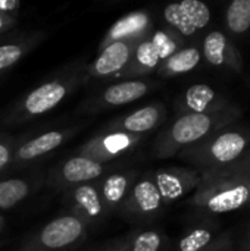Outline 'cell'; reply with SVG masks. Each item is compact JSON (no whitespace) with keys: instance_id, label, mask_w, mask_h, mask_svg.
Segmentation results:
<instances>
[{"instance_id":"6da1fadb","label":"cell","mask_w":250,"mask_h":251,"mask_svg":"<svg viewBox=\"0 0 250 251\" xmlns=\"http://www.w3.org/2000/svg\"><path fill=\"white\" fill-rule=\"evenodd\" d=\"M242 115V109L234 104L217 113L180 115L158 134L153 143V154L158 159L178 156L183 150L200 143L215 131L236 124Z\"/></svg>"},{"instance_id":"7a4b0ae2","label":"cell","mask_w":250,"mask_h":251,"mask_svg":"<svg viewBox=\"0 0 250 251\" xmlns=\"http://www.w3.org/2000/svg\"><path fill=\"white\" fill-rule=\"evenodd\" d=\"M84 82V68L74 65L63 69L21 97L4 113L1 122L4 125H19L37 119L57 107Z\"/></svg>"},{"instance_id":"3957f363","label":"cell","mask_w":250,"mask_h":251,"mask_svg":"<svg viewBox=\"0 0 250 251\" xmlns=\"http://www.w3.org/2000/svg\"><path fill=\"white\" fill-rule=\"evenodd\" d=\"M249 201L250 179L227 166L203 174L187 204L206 215H224L246 207Z\"/></svg>"},{"instance_id":"277c9868","label":"cell","mask_w":250,"mask_h":251,"mask_svg":"<svg viewBox=\"0 0 250 251\" xmlns=\"http://www.w3.org/2000/svg\"><path fill=\"white\" fill-rule=\"evenodd\" d=\"M249 146L250 129L236 122L183 150L178 157L203 175L236 163Z\"/></svg>"},{"instance_id":"5b68a950","label":"cell","mask_w":250,"mask_h":251,"mask_svg":"<svg viewBox=\"0 0 250 251\" xmlns=\"http://www.w3.org/2000/svg\"><path fill=\"white\" fill-rule=\"evenodd\" d=\"M88 225L66 212L29 234L15 251H69L85 241Z\"/></svg>"},{"instance_id":"8992f818","label":"cell","mask_w":250,"mask_h":251,"mask_svg":"<svg viewBox=\"0 0 250 251\" xmlns=\"http://www.w3.org/2000/svg\"><path fill=\"white\" fill-rule=\"evenodd\" d=\"M109 169V163H100L81 154H72L44 176V184L53 190L65 191L71 187L100 181Z\"/></svg>"},{"instance_id":"52a82bcc","label":"cell","mask_w":250,"mask_h":251,"mask_svg":"<svg viewBox=\"0 0 250 251\" xmlns=\"http://www.w3.org/2000/svg\"><path fill=\"white\" fill-rule=\"evenodd\" d=\"M83 128V124L71 125V126H62V128H52L43 132H38L37 135L15 141V150H13V166L15 168H25L28 165H34L57 150L60 146H63L68 140H71L75 134L80 132ZM12 166V168H13Z\"/></svg>"},{"instance_id":"ba28073f","label":"cell","mask_w":250,"mask_h":251,"mask_svg":"<svg viewBox=\"0 0 250 251\" xmlns=\"http://www.w3.org/2000/svg\"><path fill=\"white\" fill-rule=\"evenodd\" d=\"M158 85L156 81L147 78L137 79H119L103 90L91 96L81 107L84 113H99L108 109L130 104L144 96H147Z\"/></svg>"},{"instance_id":"9c48e42d","label":"cell","mask_w":250,"mask_h":251,"mask_svg":"<svg viewBox=\"0 0 250 251\" xmlns=\"http://www.w3.org/2000/svg\"><path fill=\"white\" fill-rule=\"evenodd\" d=\"M164 209L165 206L153 181V175L152 172H146L139 175L118 212L131 222H147L156 219Z\"/></svg>"},{"instance_id":"30bf717a","label":"cell","mask_w":250,"mask_h":251,"mask_svg":"<svg viewBox=\"0 0 250 251\" xmlns=\"http://www.w3.org/2000/svg\"><path fill=\"white\" fill-rule=\"evenodd\" d=\"M165 26L184 41L197 37L211 22V9L200 0H183L168 4L164 12Z\"/></svg>"},{"instance_id":"8fae6325","label":"cell","mask_w":250,"mask_h":251,"mask_svg":"<svg viewBox=\"0 0 250 251\" xmlns=\"http://www.w3.org/2000/svg\"><path fill=\"white\" fill-rule=\"evenodd\" d=\"M143 140L144 135H134L118 131H102L83 143L75 150V154L85 156L100 163H109L121 156L131 153Z\"/></svg>"},{"instance_id":"7c38bea8","label":"cell","mask_w":250,"mask_h":251,"mask_svg":"<svg viewBox=\"0 0 250 251\" xmlns=\"http://www.w3.org/2000/svg\"><path fill=\"white\" fill-rule=\"evenodd\" d=\"M164 206H169L190 193H194L202 181V175L192 168L167 166L152 172Z\"/></svg>"},{"instance_id":"4fadbf2b","label":"cell","mask_w":250,"mask_h":251,"mask_svg":"<svg viewBox=\"0 0 250 251\" xmlns=\"http://www.w3.org/2000/svg\"><path fill=\"white\" fill-rule=\"evenodd\" d=\"M63 203L68 212L80 218L90 226L100 224L108 215L99 191V181L71 187L63 191Z\"/></svg>"},{"instance_id":"5bb4252c","label":"cell","mask_w":250,"mask_h":251,"mask_svg":"<svg viewBox=\"0 0 250 251\" xmlns=\"http://www.w3.org/2000/svg\"><path fill=\"white\" fill-rule=\"evenodd\" d=\"M139 41H116L99 50V56L84 68L85 82L90 79L118 78L127 68Z\"/></svg>"},{"instance_id":"9a60e30c","label":"cell","mask_w":250,"mask_h":251,"mask_svg":"<svg viewBox=\"0 0 250 251\" xmlns=\"http://www.w3.org/2000/svg\"><path fill=\"white\" fill-rule=\"evenodd\" d=\"M202 57L217 68H227L234 74H242L243 57L233 38L227 32L215 29L208 32L202 41Z\"/></svg>"},{"instance_id":"2e32d148","label":"cell","mask_w":250,"mask_h":251,"mask_svg":"<svg viewBox=\"0 0 250 251\" xmlns=\"http://www.w3.org/2000/svg\"><path fill=\"white\" fill-rule=\"evenodd\" d=\"M167 119V107L164 103H150L136 109L121 118L105 125V131H118L134 135H146L161 126Z\"/></svg>"},{"instance_id":"e0dca14e","label":"cell","mask_w":250,"mask_h":251,"mask_svg":"<svg viewBox=\"0 0 250 251\" xmlns=\"http://www.w3.org/2000/svg\"><path fill=\"white\" fill-rule=\"evenodd\" d=\"M153 31V19L147 10H134L115 21L99 44V50L116 41H140Z\"/></svg>"},{"instance_id":"ac0fdd59","label":"cell","mask_w":250,"mask_h":251,"mask_svg":"<svg viewBox=\"0 0 250 251\" xmlns=\"http://www.w3.org/2000/svg\"><path fill=\"white\" fill-rule=\"evenodd\" d=\"M230 106L231 103L222 94L203 82L189 87L177 100V110L180 112V115L217 113Z\"/></svg>"},{"instance_id":"d6986e66","label":"cell","mask_w":250,"mask_h":251,"mask_svg":"<svg viewBox=\"0 0 250 251\" xmlns=\"http://www.w3.org/2000/svg\"><path fill=\"white\" fill-rule=\"evenodd\" d=\"M137 178H139V172L136 169H128V171H116V172L106 174L99 181L100 197L108 213L118 212V209L130 194Z\"/></svg>"},{"instance_id":"ffe728a7","label":"cell","mask_w":250,"mask_h":251,"mask_svg":"<svg viewBox=\"0 0 250 251\" xmlns=\"http://www.w3.org/2000/svg\"><path fill=\"white\" fill-rule=\"evenodd\" d=\"M43 184L44 176L41 174L0 179V212L13 209L32 193L38 191Z\"/></svg>"},{"instance_id":"44dd1931","label":"cell","mask_w":250,"mask_h":251,"mask_svg":"<svg viewBox=\"0 0 250 251\" xmlns=\"http://www.w3.org/2000/svg\"><path fill=\"white\" fill-rule=\"evenodd\" d=\"M162 63L153 43L149 37L140 40L133 51V56L127 65V68L119 74V79H137L143 75L158 71L159 65Z\"/></svg>"},{"instance_id":"7402d4cb","label":"cell","mask_w":250,"mask_h":251,"mask_svg":"<svg viewBox=\"0 0 250 251\" xmlns=\"http://www.w3.org/2000/svg\"><path fill=\"white\" fill-rule=\"evenodd\" d=\"M44 38V32L35 31L28 34L15 35L10 40H4L0 43V75L10 68H13L25 54H28L41 40Z\"/></svg>"},{"instance_id":"603a6c76","label":"cell","mask_w":250,"mask_h":251,"mask_svg":"<svg viewBox=\"0 0 250 251\" xmlns=\"http://www.w3.org/2000/svg\"><path fill=\"white\" fill-rule=\"evenodd\" d=\"M200 60H202L200 49L194 44H186L177 53H174L167 60H164L156 72L159 74V76L164 78L189 74L199 66Z\"/></svg>"},{"instance_id":"cb8c5ba5","label":"cell","mask_w":250,"mask_h":251,"mask_svg":"<svg viewBox=\"0 0 250 251\" xmlns=\"http://www.w3.org/2000/svg\"><path fill=\"white\" fill-rule=\"evenodd\" d=\"M225 29L230 38L248 34L250 29V0H234L227 6Z\"/></svg>"},{"instance_id":"d4e9b609","label":"cell","mask_w":250,"mask_h":251,"mask_svg":"<svg viewBox=\"0 0 250 251\" xmlns=\"http://www.w3.org/2000/svg\"><path fill=\"white\" fill-rule=\"evenodd\" d=\"M217 228L209 224L193 226L178 241L175 251H205L218 238Z\"/></svg>"},{"instance_id":"484cf974","label":"cell","mask_w":250,"mask_h":251,"mask_svg":"<svg viewBox=\"0 0 250 251\" xmlns=\"http://www.w3.org/2000/svg\"><path fill=\"white\" fill-rule=\"evenodd\" d=\"M169 240L161 229H134L128 251H169Z\"/></svg>"},{"instance_id":"4316f807","label":"cell","mask_w":250,"mask_h":251,"mask_svg":"<svg viewBox=\"0 0 250 251\" xmlns=\"http://www.w3.org/2000/svg\"><path fill=\"white\" fill-rule=\"evenodd\" d=\"M150 41L153 43L161 60H167L169 56H172L174 53H177L181 47L186 46V41L177 35L174 31H171L169 28H161V29H153L152 34L149 35Z\"/></svg>"},{"instance_id":"83f0119b","label":"cell","mask_w":250,"mask_h":251,"mask_svg":"<svg viewBox=\"0 0 250 251\" xmlns=\"http://www.w3.org/2000/svg\"><path fill=\"white\" fill-rule=\"evenodd\" d=\"M16 138L0 132V175L13 166V150Z\"/></svg>"},{"instance_id":"f1b7e54d","label":"cell","mask_w":250,"mask_h":251,"mask_svg":"<svg viewBox=\"0 0 250 251\" xmlns=\"http://www.w3.org/2000/svg\"><path fill=\"white\" fill-rule=\"evenodd\" d=\"M228 168H231L233 171H236V172L248 176L250 179V146L248 147V150L242 154V157L236 163L230 165Z\"/></svg>"},{"instance_id":"f546056e","label":"cell","mask_w":250,"mask_h":251,"mask_svg":"<svg viewBox=\"0 0 250 251\" xmlns=\"http://www.w3.org/2000/svg\"><path fill=\"white\" fill-rule=\"evenodd\" d=\"M233 247H234V244H233L231 237L228 234H224V235H220L214 241V244L205 251H233Z\"/></svg>"},{"instance_id":"4dcf8cb0","label":"cell","mask_w":250,"mask_h":251,"mask_svg":"<svg viewBox=\"0 0 250 251\" xmlns=\"http://www.w3.org/2000/svg\"><path fill=\"white\" fill-rule=\"evenodd\" d=\"M131 235H133V231L127 235H124L122 238H118V240H113L111 241L109 244H106L105 247H102L100 250L97 251H124L125 247L128 246L130 240H131Z\"/></svg>"},{"instance_id":"1f68e13d","label":"cell","mask_w":250,"mask_h":251,"mask_svg":"<svg viewBox=\"0 0 250 251\" xmlns=\"http://www.w3.org/2000/svg\"><path fill=\"white\" fill-rule=\"evenodd\" d=\"M19 9H21V1L18 0H0V12L18 18Z\"/></svg>"},{"instance_id":"d6a6232c","label":"cell","mask_w":250,"mask_h":251,"mask_svg":"<svg viewBox=\"0 0 250 251\" xmlns=\"http://www.w3.org/2000/svg\"><path fill=\"white\" fill-rule=\"evenodd\" d=\"M16 24H18V18L16 16H12V15L0 12V35L7 32V31H10L12 28H15Z\"/></svg>"},{"instance_id":"836d02e7","label":"cell","mask_w":250,"mask_h":251,"mask_svg":"<svg viewBox=\"0 0 250 251\" xmlns=\"http://www.w3.org/2000/svg\"><path fill=\"white\" fill-rule=\"evenodd\" d=\"M239 251H250V234L248 235V238H246V241L242 244V247H240V250Z\"/></svg>"},{"instance_id":"e575fe53","label":"cell","mask_w":250,"mask_h":251,"mask_svg":"<svg viewBox=\"0 0 250 251\" xmlns=\"http://www.w3.org/2000/svg\"><path fill=\"white\" fill-rule=\"evenodd\" d=\"M4 225H6V221H4V218L1 216V213H0V234H1V231L4 229Z\"/></svg>"},{"instance_id":"d590c367","label":"cell","mask_w":250,"mask_h":251,"mask_svg":"<svg viewBox=\"0 0 250 251\" xmlns=\"http://www.w3.org/2000/svg\"><path fill=\"white\" fill-rule=\"evenodd\" d=\"M4 244H6V243H4V241H0V247H3V246H4Z\"/></svg>"},{"instance_id":"8d00e7d4","label":"cell","mask_w":250,"mask_h":251,"mask_svg":"<svg viewBox=\"0 0 250 251\" xmlns=\"http://www.w3.org/2000/svg\"><path fill=\"white\" fill-rule=\"evenodd\" d=\"M128 246H130V243H128ZM128 246L125 247V250H124V251H128Z\"/></svg>"},{"instance_id":"74e56055","label":"cell","mask_w":250,"mask_h":251,"mask_svg":"<svg viewBox=\"0 0 250 251\" xmlns=\"http://www.w3.org/2000/svg\"><path fill=\"white\" fill-rule=\"evenodd\" d=\"M248 207H249V210H250V201H249V204H248Z\"/></svg>"}]
</instances>
